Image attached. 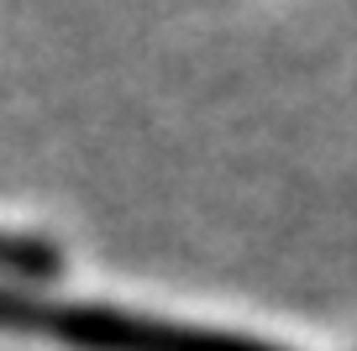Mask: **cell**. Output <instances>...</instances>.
I'll list each match as a JSON object with an SVG mask.
<instances>
[{
	"mask_svg": "<svg viewBox=\"0 0 357 351\" xmlns=\"http://www.w3.org/2000/svg\"><path fill=\"white\" fill-rule=\"evenodd\" d=\"M0 267L26 273V278H53L58 273V252L43 247V242H6V236H0Z\"/></svg>",
	"mask_w": 357,
	"mask_h": 351,
	"instance_id": "cell-2",
	"label": "cell"
},
{
	"mask_svg": "<svg viewBox=\"0 0 357 351\" xmlns=\"http://www.w3.org/2000/svg\"><path fill=\"white\" fill-rule=\"evenodd\" d=\"M0 325L43 330V336H58L79 351H284L247 336H226V330L126 315L111 304H43V299H22V294H0Z\"/></svg>",
	"mask_w": 357,
	"mask_h": 351,
	"instance_id": "cell-1",
	"label": "cell"
}]
</instances>
